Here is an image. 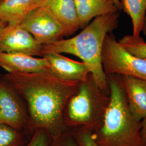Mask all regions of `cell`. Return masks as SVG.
Segmentation results:
<instances>
[{
	"mask_svg": "<svg viewBox=\"0 0 146 146\" xmlns=\"http://www.w3.org/2000/svg\"><path fill=\"white\" fill-rule=\"evenodd\" d=\"M3 77L25 101L31 133L43 129L55 137L68 129L64 110L80 82L64 80L46 72L8 73Z\"/></svg>",
	"mask_w": 146,
	"mask_h": 146,
	"instance_id": "cell-1",
	"label": "cell"
},
{
	"mask_svg": "<svg viewBox=\"0 0 146 146\" xmlns=\"http://www.w3.org/2000/svg\"><path fill=\"white\" fill-rule=\"evenodd\" d=\"M120 12L95 18L75 36L43 45L41 57L52 53H65L78 57L88 66L98 86L110 95L107 75L102 64V52L106 37L119 26Z\"/></svg>",
	"mask_w": 146,
	"mask_h": 146,
	"instance_id": "cell-2",
	"label": "cell"
},
{
	"mask_svg": "<svg viewBox=\"0 0 146 146\" xmlns=\"http://www.w3.org/2000/svg\"><path fill=\"white\" fill-rule=\"evenodd\" d=\"M110 102L99 129L93 133L99 146H143L141 121L129 108L125 94L117 75H107Z\"/></svg>",
	"mask_w": 146,
	"mask_h": 146,
	"instance_id": "cell-3",
	"label": "cell"
},
{
	"mask_svg": "<svg viewBox=\"0 0 146 146\" xmlns=\"http://www.w3.org/2000/svg\"><path fill=\"white\" fill-rule=\"evenodd\" d=\"M110 102V95L100 88L90 73L66 104L64 123L68 128L82 127L95 132L102 124Z\"/></svg>",
	"mask_w": 146,
	"mask_h": 146,
	"instance_id": "cell-4",
	"label": "cell"
},
{
	"mask_svg": "<svg viewBox=\"0 0 146 146\" xmlns=\"http://www.w3.org/2000/svg\"><path fill=\"white\" fill-rule=\"evenodd\" d=\"M102 64L107 75H128L146 80V58L128 52L112 33L108 34L104 40Z\"/></svg>",
	"mask_w": 146,
	"mask_h": 146,
	"instance_id": "cell-5",
	"label": "cell"
},
{
	"mask_svg": "<svg viewBox=\"0 0 146 146\" xmlns=\"http://www.w3.org/2000/svg\"><path fill=\"white\" fill-rule=\"evenodd\" d=\"M20 25L42 46L73 35L68 28L43 7H38L31 11Z\"/></svg>",
	"mask_w": 146,
	"mask_h": 146,
	"instance_id": "cell-6",
	"label": "cell"
},
{
	"mask_svg": "<svg viewBox=\"0 0 146 146\" xmlns=\"http://www.w3.org/2000/svg\"><path fill=\"white\" fill-rule=\"evenodd\" d=\"M0 123L32 134L25 101L3 76L0 78Z\"/></svg>",
	"mask_w": 146,
	"mask_h": 146,
	"instance_id": "cell-7",
	"label": "cell"
},
{
	"mask_svg": "<svg viewBox=\"0 0 146 146\" xmlns=\"http://www.w3.org/2000/svg\"><path fill=\"white\" fill-rule=\"evenodd\" d=\"M42 47L20 23L7 24L0 30V52L41 57Z\"/></svg>",
	"mask_w": 146,
	"mask_h": 146,
	"instance_id": "cell-8",
	"label": "cell"
},
{
	"mask_svg": "<svg viewBox=\"0 0 146 146\" xmlns=\"http://www.w3.org/2000/svg\"><path fill=\"white\" fill-rule=\"evenodd\" d=\"M42 57L49 63L50 73L58 78L81 82L90 74L88 66L82 61L73 60L60 54H47Z\"/></svg>",
	"mask_w": 146,
	"mask_h": 146,
	"instance_id": "cell-9",
	"label": "cell"
},
{
	"mask_svg": "<svg viewBox=\"0 0 146 146\" xmlns=\"http://www.w3.org/2000/svg\"><path fill=\"white\" fill-rule=\"evenodd\" d=\"M129 108L136 119L146 117V80L128 75H117Z\"/></svg>",
	"mask_w": 146,
	"mask_h": 146,
	"instance_id": "cell-10",
	"label": "cell"
},
{
	"mask_svg": "<svg viewBox=\"0 0 146 146\" xmlns=\"http://www.w3.org/2000/svg\"><path fill=\"white\" fill-rule=\"evenodd\" d=\"M0 67L8 73H50L45 58L19 53L0 52Z\"/></svg>",
	"mask_w": 146,
	"mask_h": 146,
	"instance_id": "cell-11",
	"label": "cell"
},
{
	"mask_svg": "<svg viewBox=\"0 0 146 146\" xmlns=\"http://www.w3.org/2000/svg\"><path fill=\"white\" fill-rule=\"evenodd\" d=\"M80 29L95 18L115 11H121L113 0H74Z\"/></svg>",
	"mask_w": 146,
	"mask_h": 146,
	"instance_id": "cell-12",
	"label": "cell"
},
{
	"mask_svg": "<svg viewBox=\"0 0 146 146\" xmlns=\"http://www.w3.org/2000/svg\"><path fill=\"white\" fill-rule=\"evenodd\" d=\"M39 7L49 11L73 34L80 29L74 0H41Z\"/></svg>",
	"mask_w": 146,
	"mask_h": 146,
	"instance_id": "cell-13",
	"label": "cell"
},
{
	"mask_svg": "<svg viewBox=\"0 0 146 146\" xmlns=\"http://www.w3.org/2000/svg\"><path fill=\"white\" fill-rule=\"evenodd\" d=\"M41 0H0V21L20 23L31 11L38 8Z\"/></svg>",
	"mask_w": 146,
	"mask_h": 146,
	"instance_id": "cell-14",
	"label": "cell"
},
{
	"mask_svg": "<svg viewBox=\"0 0 146 146\" xmlns=\"http://www.w3.org/2000/svg\"><path fill=\"white\" fill-rule=\"evenodd\" d=\"M121 8L131 18L133 35L140 36L146 12V0H121Z\"/></svg>",
	"mask_w": 146,
	"mask_h": 146,
	"instance_id": "cell-15",
	"label": "cell"
},
{
	"mask_svg": "<svg viewBox=\"0 0 146 146\" xmlns=\"http://www.w3.org/2000/svg\"><path fill=\"white\" fill-rule=\"evenodd\" d=\"M29 134L26 131L0 123V146H25L31 138Z\"/></svg>",
	"mask_w": 146,
	"mask_h": 146,
	"instance_id": "cell-16",
	"label": "cell"
},
{
	"mask_svg": "<svg viewBox=\"0 0 146 146\" xmlns=\"http://www.w3.org/2000/svg\"><path fill=\"white\" fill-rule=\"evenodd\" d=\"M120 44L131 54L146 58V42L140 36L127 35L119 41Z\"/></svg>",
	"mask_w": 146,
	"mask_h": 146,
	"instance_id": "cell-17",
	"label": "cell"
},
{
	"mask_svg": "<svg viewBox=\"0 0 146 146\" xmlns=\"http://www.w3.org/2000/svg\"><path fill=\"white\" fill-rule=\"evenodd\" d=\"M70 129L72 131L78 146H99L94 141L92 131L82 127Z\"/></svg>",
	"mask_w": 146,
	"mask_h": 146,
	"instance_id": "cell-18",
	"label": "cell"
},
{
	"mask_svg": "<svg viewBox=\"0 0 146 146\" xmlns=\"http://www.w3.org/2000/svg\"><path fill=\"white\" fill-rule=\"evenodd\" d=\"M52 136L43 129H37L32 134L25 146H50Z\"/></svg>",
	"mask_w": 146,
	"mask_h": 146,
	"instance_id": "cell-19",
	"label": "cell"
},
{
	"mask_svg": "<svg viewBox=\"0 0 146 146\" xmlns=\"http://www.w3.org/2000/svg\"><path fill=\"white\" fill-rule=\"evenodd\" d=\"M50 146H78L72 131L68 128L62 133L52 137Z\"/></svg>",
	"mask_w": 146,
	"mask_h": 146,
	"instance_id": "cell-20",
	"label": "cell"
},
{
	"mask_svg": "<svg viewBox=\"0 0 146 146\" xmlns=\"http://www.w3.org/2000/svg\"><path fill=\"white\" fill-rule=\"evenodd\" d=\"M140 134L142 146H146V117L141 122Z\"/></svg>",
	"mask_w": 146,
	"mask_h": 146,
	"instance_id": "cell-21",
	"label": "cell"
},
{
	"mask_svg": "<svg viewBox=\"0 0 146 146\" xmlns=\"http://www.w3.org/2000/svg\"><path fill=\"white\" fill-rule=\"evenodd\" d=\"M142 32L143 33V34L146 36V14H145V17H144V20H143V23Z\"/></svg>",
	"mask_w": 146,
	"mask_h": 146,
	"instance_id": "cell-22",
	"label": "cell"
},
{
	"mask_svg": "<svg viewBox=\"0 0 146 146\" xmlns=\"http://www.w3.org/2000/svg\"><path fill=\"white\" fill-rule=\"evenodd\" d=\"M115 5L117 6V7L119 9L120 11H122V8H121V1L120 0H113Z\"/></svg>",
	"mask_w": 146,
	"mask_h": 146,
	"instance_id": "cell-23",
	"label": "cell"
},
{
	"mask_svg": "<svg viewBox=\"0 0 146 146\" xmlns=\"http://www.w3.org/2000/svg\"><path fill=\"white\" fill-rule=\"evenodd\" d=\"M6 25H7V24H6L5 23V22H2V21H0V30H1L2 28H3Z\"/></svg>",
	"mask_w": 146,
	"mask_h": 146,
	"instance_id": "cell-24",
	"label": "cell"
}]
</instances>
